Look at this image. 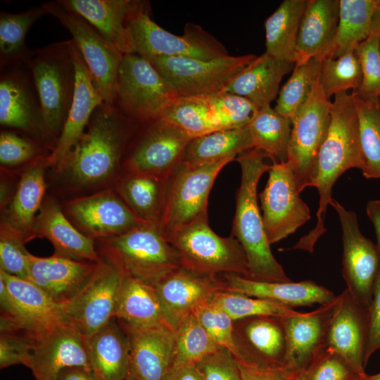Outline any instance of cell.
<instances>
[{"mask_svg":"<svg viewBox=\"0 0 380 380\" xmlns=\"http://www.w3.org/2000/svg\"><path fill=\"white\" fill-rule=\"evenodd\" d=\"M362 167L356 100L353 94L342 91L335 94L331 102L329 130L319 151L314 176L309 185L317 188L319 194L317 224L291 249L313 252L315 245L326 232L324 223L335 182L346 170H362Z\"/></svg>","mask_w":380,"mask_h":380,"instance_id":"obj_1","label":"cell"},{"mask_svg":"<svg viewBox=\"0 0 380 380\" xmlns=\"http://www.w3.org/2000/svg\"><path fill=\"white\" fill-rule=\"evenodd\" d=\"M135 124L115 105L104 102L95 109L84 132L57 169L82 186L105 182L118 169Z\"/></svg>","mask_w":380,"mask_h":380,"instance_id":"obj_2","label":"cell"},{"mask_svg":"<svg viewBox=\"0 0 380 380\" xmlns=\"http://www.w3.org/2000/svg\"><path fill=\"white\" fill-rule=\"evenodd\" d=\"M265 157L268 156L263 151L251 148L240 153L235 159L240 165L241 177L236 196L232 235L239 241L246 253L248 279L291 281L272 253L258 207V182L272 166L265 162Z\"/></svg>","mask_w":380,"mask_h":380,"instance_id":"obj_3","label":"cell"},{"mask_svg":"<svg viewBox=\"0 0 380 380\" xmlns=\"http://www.w3.org/2000/svg\"><path fill=\"white\" fill-rule=\"evenodd\" d=\"M95 244L100 257L123 276L153 286L182 265L178 251L156 223H144Z\"/></svg>","mask_w":380,"mask_h":380,"instance_id":"obj_4","label":"cell"},{"mask_svg":"<svg viewBox=\"0 0 380 380\" xmlns=\"http://www.w3.org/2000/svg\"><path fill=\"white\" fill-rule=\"evenodd\" d=\"M26 64L39 96L51 151L62 132L74 95L75 68L70 39L33 50Z\"/></svg>","mask_w":380,"mask_h":380,"instance_id":"obj_5","label":"cell"},{"mask_svg":"<svg viewBox=\"0 0 380 380\" xmlns=\"http://www.w3.org/2000/svg\"><path fill=\"white\" fill-rule=\"evenodd\" d=\"M127 40V53L146 59L171 56L212 60L229 55L222 43L197 25H186L182 35L164 30L151 18L144 2L129 20Z\"/></svg>","mask_w":380,"mask_h":380,"instance_id":"obj_6","label":"cell"},{"mask_svg":"<svg viewBox=\"0 0 380 380\" xmlns=\"http://www.w3.org/2000/svg\"><path fill=\"white\" fill-rule=\"evenodd\" d=\"M179 95L151 62L138 53L124 54L113 104L136 123L160 118Z\"/></svg>","mask_w":380,"mask_h":380,"instance_id":"obj_7","label":"cell"},{"mask_svg":"<svg viewBox=\"0 0 380 380\" xmlns=\"http://www.w3.org/2000/svg\"><path fill=\"white\" fill-rule=\"evenodd\" d=\"M167 241L178 251L182 266L189 270L211 276L232 273L248 279L247 258L239 241L232 235H217L208 219L186 225Z\"/></svg>","mask_w":380,"mask_h":380,"instance_id":"obj_8","label":"cell"},{"mask_svg":"<svg viewBox=\"0 0 380 380\" xmlns=\"http://www.w3.org/2000/svg\"><path fill=\"white\" fill-rule=\"evenodd\" d=\"M233 160L226 159L199 166L182 161L172 171L160 222L167 240L186 225L208 219V200L213 183L220 170Z\"/></svg>","mask_w":380,"mask_h":380,"instance_id":"obj_9","label":"cell"},{"mask_svg":"<svg viewBox=\"0 0 380 380\" xmlns=\"http://www.w3.org/2000/svg\"><path fill=\"white\" fill-rule=\"evenodd\" d=\"M256 57L226 56L212 60L156 56L148 58L179 96L225 92L236 75Z\"/></svg>","mask_w":380,"mask_h":380,"instance_id":"obj_10","label":"cell"},{"mask_svg":"<svg viewBox=\"0 0 380 380\" xmlns=\"http://www.w3.org/2000/svg\"><path fill=\"white\" fill-rule=\"evenodd\" d=\"M331 108V102L324 95L319 77L291 120L287 162L300 192L313 178L319 151L329 130Z\"/></svg>","mask_w":380,"mask_h":380,"instance_id":"obj_11","label":"cell"},{"mask_svg":"<svg viewBox=\"0 0 380 380\" xmlns=\"http://www.w3.org/2000/svg\"><path fill=\"white\" fill-rule=\"evenodd\" d=\"M42 6L71 34L105 103L113 104L124 54L84 18L64 9L56 1Z\"/></svg>","mask_w":380,"mask_h":380,"instance_id":"obj_12","label":"cell"},{"mask_svg":"<svg viewBox=\"0 0 380 380\" xmlns=\"http://www.w3.org/2000/svg\"><path fill=\"white\" fill-rule=\"evenodd\" d=\"M264 190L259 194L265 232L270 244L293 234L310 219L307 204L288 162L273 163Z\"/></svg>","mask_w":380,"mask_h":380,"instance_id":"obj_13","label":"cell"},{"mask_svg":"<svg viewBox=\"0 0 380 380\" xmlns=\"http://www.w3.org/2000/svg\"><path fill=\"white\" fill-rule=\"evenodd\" d=\"M342 230V277L351 298L365 308L372 300L376 279L380 268V256L371 240L361 233L357 215L331 198Z\"/></svg>","mask_w":380,"mask_h":380,"instance_id":"obj_14","label":"cell"},{"mask_svg":"<svg viewBox=\"0 0 380 380\" xmlns=\"http://www.w3.org/2000/svg\"><path fill=\"white\" fill-rule=\"evenodd\" d=\"M123 275L101 259L81 290L61 305L66 322L89 336L114 318L118 291Z\"/></svg>","mask_w":380,"mask_h":380,"instance_id":"obj_15","label":"cell"},{"mask_svg":"<svg viewBox=\"0 0 380 380\" xmlns=\"http://www.w3.org/2000/svg\"><path fill=\"white\" fill-rule=\"evenodd\" d=\"M0 124L25 132L50 148L39 96L26 63L1 68Z\"/></svg>","mask_w":380,"mask_h":380,"instance_id":"obj_16","label":"cell"},{"mask_svg":"<svg viewBox=\"0 0 380 380\" xmlns=\"http://www.w3.org/2000/svg\"><path fill=\"white\" fill-rule=\"evenodd\" d=\"M65 208L78 229L94 241L122 234L145 223L110 189L69 201Z\"/></svg>","mask_w":380,"mask_h":380,"instance_id":"obj_17","label":"cell"},{"mask_svg":"<svg viewBox=\"0 0 380 380\" xmlns=\"http://www.w3.org/2000/svg\"><path fill=\"white\" fill-rule=\"evenodd\" d=\"M154 287L164 319L175 330L186 317L210 303L218 292L225 291L222 279L201 274L182 265Z\"/></svg>","mask_w":380,"mask_h":380,"instance_id":"obj_18","label":"cell"},{"mask_svg":"<svg viewBox=\"0 0 380 380\" xmlns=\"http://www.w3.org/2000/svg\"><path fill=\"white\" fill-rule=\"evenodd\" d=\"M191 139L181 128L163 119L146 123L123 169L168 177L182 161Z\"/></svg>","mask_w":380,"mask_h":380,"instance_id":"obj_19","label":"cell"},{"mask_svg":"<svg viewBox=\"0 0 380 380\" xmlns=\"http://www.w3.org/2000/svg\"><path fill=\"white\" fill-rule=\"evenodd\" d=\"M120 324L129 341L127 380H164L172 367L175 330L167 323L147 326Z\"/></svg>","mask_w":380,"mask_h":380,"instance_id":"obj_20","label":"cell"},{"mask_svg":"<svg viewBox=\"0 0 380 380\" xmlns=\"http://www.w3.org/2000/svg\"><path fill=\"white\" fill-rule=\"evenodd\" d=\"M240 353L237 362L264 368H283L286 335L283 318L255 316L234 322Z\"/></svg>","mask_w":380,"mask_h":380,"instance_id":"obj_21","label":"cell"},{"mask_svg":"<svg viewBox=\"0 0 380 380\" xmlns=\"http://www.w3.org/2000/svg\"><path fill=\"white\" fill-rule=\"evenodd\" d=\"M75 68V87L68 118L53 150L46 158V167H57L84 132L95 109L105 101L82 53L70 39Z\"/></svg>","mask_w":380,"mask_h":380,"instance_id":"obj_22","label":"cell"},{"mask_svg":"<svg viewBox=\"0 0 380 380\" xmlns=\"http://www.w3.org/2000/svg\"><path fill=\"white\" fill-rule=\"evenodd\" d=\"M72 367L91 370L85 336L76 328L63 323L36 339L30 368L35 380H56Z\"/></svg>","mask_w":380,"mask_h":380,"instance_id":"obj_23","label":"cell"},{"mask_svg":"<svg viewBox=\"0 0 380 380\" xmlns=\"http://www.w3.org/2000/svg\"><path fill=\"white\" fill-rule=\"evenodd\" d=\"M369 332L368 310L356 303L345 289L329 324L324 346L338 353L361 375Z\"/></svg>","mask_w":380,"mask_h":380,"instance_id":"obj_24","label":"cell"},{"mask_svg":"<svg viewBox=\"0 0 380 380\" xmlns=\"http://www.w3.org/2000/svg\"><path fill=\"white\" fill-rule=\"evenodd\" d=\"M338 13L339 0H308L295 48V66L311 58H334Z\"/></svg>","mask_w":380,"mask_h":380,"instance_id":"obj_25","label":"cell"},{"mask_svg":"<svg viewBox=\"0 0 380 380\" xmlns=\"http://www.w3.org/2000/svg\"><path fill=\"white\" fill-rule=\"evenodd\" d=\"M98 262L76 260L56 255L38 257L30 253L28 281L61 305L86 284Z\"/></svg>","mask_w":380,"mask_h":380,"instance_id":"obj_26","label":"cell"},{"mask_svg":"<svg viewBox=\"0 0 380 380\" xmlns=\"http://www.w3.org/2000/svg\"><path fill=\"white\" fill-rule=\"evenodd\" d=\"M338 296L310 312L283 318L286 335L285 367L303 374L324 346L327 330L334 314Z\"/></svg>","mask_w":380,"mask_h":380,"instance_id":"obj_27","label":"cell"},{"mask_svg":"<svg viewBox=\"0 0 380 380\" xmlns=\"http://www.w3.org/2000/svg\"><path fill=\"white\" fill-rule=\"evenodd\" d=\"M0 279L4 281L13 298L18 332L25 333L37 339L58 325L67 323L61 305L32 282L1 270Z\"/></svg>","mask_w":380,"mask_h":380,"instance_id":"obj_28","label":"cell"},{"mask_svg":"<svg viewBox=\"0 0 380 380\" xmlns=\"http://www.w3.org/2000/svg\"><path fill=\"white\" fill-rule=\"evenodd\" d=\"M222 279L225 284V291L273 300L291 308L324 305L332 302L337 296L331 291L311 280L300 282L263 281L232 273L223 274Z\"/></svg>","mask_w":380,"mask_h":380,"instance_id":"obj_29","label":"cell"},{"mask_svg":"<svg viewBox=\"0 0 380 380\" xmlns=\"http://www.w3.org/2000/svg\"><path fill=\"white\" fill-rule=\"evenodd\" d=\"M48 239L54 255L76 260L99 262L95 241L75 227L53 201L42 205L35 217L32 239Z\"/></svg>","mask_w":380,"mask_h":380,"instance_id":"obj_30","label":"cell"},{"mask_svg":"<svg viewBox=\"0 0 380 380\" xmlns=\"http://www.w3.org/2000/svg\"><path fill=\"white\" fill-rule=\"evenodd\" d=\"M64 9L79 15L123 54L127 53V27L143 1L132 0H58Z\"/></svg>","mask_w":380,"mask_h":380,"instance_id":"obj_31","label":"cell"},{"mask_svg":"<svg viewBox=\"0 0 380 380\" xmlns=\"http://www.w3.org/2000/svg\"><path fill=\"white\" fill-rule=\"evenodd\" d=\"M85 339L91 370L99 380H127L129 341L117 319L113 318L101 329L85 336Z\"/></svg>","mask_w":380,"mask_h":380,"instance_id":"obj_32","label":"cell"},{"mask_svg":"<svg viewBox=\"0 0 380 380\" xmlns=\"http://www.w3.org/2000/svg\"><path fill=\"white\" fill-rule=\"evenodd\" d=\"M294 67V63L265 52L236 75L225 92L247 99L257 109L270 106L279 94L283 77Z\"/></svg>","mask_w":380,"mask_h":380,"instance_id":"obj_33","label":"cell"},{"mask_svg":"<svg viewBox=\"0 0 380 380\" xmlns=\"http://www.w3.org/2000/svg\"><path fill=\"white\" fill-rule=\"evenodd\" d=\"M168 177L124 170L116 182L117 191L141 221L160 224L165 210Z\"/></svg>","mask_w":380,"mask_h":380,"instance_id":"obj_34","label":"cell"},{"mask_svg":"<svg viewBox=\"0 0 380 380\" xmlns=\"http://www.w3.org/2000/svg\"><path fill=\"white\" fill-rule=\"evenodd\" d=\"M47 156L38 157L25 169L2 220L20 232L26 242L32 239L36 213L42 206L45 192L44 168Z\"/></svg>","mask_w":380,"mask_h":380,"instance_id":"obj_35","label":"cell"},{"mask_svg":"<svg viewBox=\"0 0 380 380\" xmlns=\"http://www.w3.org/2000/svg\"><path fill=\"white\" fill-rule=\"evenodd\" d=\"M216 94L178 96L159 119L167 120L184 131L191 139L224 130Z\"/></svg>","mask_w":380,"mask_h":380,"instance_id":"obj_36","label":"cell"},{"mask_svg":"<svg viewBox=\"0 0 380 380\" xmlns=\"http://www.w3.org/2000/svg\"><path fill=\"white\" fill-rule=\"evenodd\" d=\"M114 317L136 326L166 323L155 287L127 276L119 286Z\"/></svg>","mask_w":380,"mask_h":380,"instance_id":"obj_37","label":"cell"},{"mask_svg":"<svg viewBox=\"0 0 380 380\" xmlns=\"http://www.w3.org/2000/svg\"><path fill=\"white\" fill-rule=\"evenodd\" d=\"M253 148L248 125L213 132L191 139L182 161L194 166L235 160L240 153Z\"/></svg>","mask_w":380,"mask_h":380,"instance_id":"obj_38","label":"cell"},{"mask_svg":"<svg viewBox=\"0 0 380 380\" xmlns=\"http://www.w3.org/2000/svg\"><path fill=\"white\" fill-rule=\"evenodd\" d=\"M308 0H284L265 22L266 53L293 63L300 22Z\"/></svg>","mask_w":380,"mask_h":380,"instance_id":"obj_39","label":"cell"},{"mask_svg":"<svg viewBox=\"0 0 380 380\" xmlns=\"http://www.w3.org/2000/svg\"><path fill=\"white\" fill-rule=\"evenodd\" d=\"M247 125L253 148L265 153L273 163L287 162L291 119L268 106L255 110Z\"/></svg>","mask_w":380,"mask_h":380,"instance_id":"obj_40","label":"cell"},{"mask_svg":"<svg viewBox=\"0 0 380 380\" xmlns=\"http://www.w3.org/2000/svg\"><path fill=\"white\" fill-rule=\"evenodd\" d=\"M45 14L42 5L20 13H0L1 68L26 63L33 51L26 45V34L32 25Z\"/></svg>","mask_w":380,"mask_h":380,"instance_id":"obj_41","label":"cell"},{"mask_svg":"<svg viewBox=\"0 0 380 380\" xmlns=\"http://www.w3.org/2000/svg\"><path fill=\"white\" fill-rule=\"evenodd\" d=\"M380 0H339L334 58L355 50L369 36L374 13Z\"/></svg>","mask_w":380,"mask_h":380,"instance_id":"obj_42","label":"cell"},{"mask_svg":"<svg viewBox=\"0 0 380 380\" xmlns=\"http://www.w3.org/2000/svg\"><path fill=\"white\" fill-rule=\"evenodd\" d=\"M355 100L363 158L361 171L367 179H380V97Z\"/></svg>","mask_w":380,"mask_h":380,"instance_id":"obj_43","label":"cell"},{"mask_svg":"<svg viewBox=\"0 0 380 380\" xmlns=\"http://www.w3.org/2000/svg\"><path fill=\"white\" fill-rule=\"evenodd\" d=\"M220 348L193 313L175 329L172 369L196 365Z\"/></svg>","mask_w":380,"mask_h":380,"instance_id":"obj_44","label":"cell"},{"mask_svg":"<svg viewBox=\"0 0 380 380\" xmlns=\"http://www.w3.org/2000/svg\"><path fill=\"white\" fill-rule=\"evenodd\" d=\"M211 304L226 312L234 322L255 316L284 318L300 312L273 300L227 291L218 292Z\"/></svg>","mask_w":380,"mask_h":380,"instance_id":"obj_45","label":"cell"},{"mask_svg":"<svg viewBox=\"0 0 380 380\" xmlns=\"http://www.w3.org/2000/svg\"><path fill=\"white\" fill-rule=\"evenodd\" d=\"M321 61L311 58L295 66L290 78L279 89L274 109L280 115L293 119L298 108L308 99L315 82L319 77Z\"/></svg>","mask_w":380,"mask_h":380,"instance_id":"obj_46","label":"cell"},{"mask_svg":"<svg viewBox=\"0 0 380 380\" xmlns=\"http://www.w3.org/2000/svg\"><path fill=\"white\" fill-rule=\"evenodd\" d=\"M362 69L355 50L321 61L319 83L328 99L348 89L355 91L362 82Z\"/></svg>","mask_w":380,"mask_h":380,"instance_id":"obj_47","label":"cell"},{"mask_svg":"<svg viewBox=\"0 0 380 380\" xmlns=\"http://www.w3.org/2000/svg\"><path fill=\"white\" fill-rule=\"evenodd\" d=\"M380 37L373 32L355 49L362 69V82L352 94L356 99L374 100L380 97Z\"/></svg>","mask_w":380,"mask_h":380,"instance_id":"obj_48","label":"cell"},{"mask_svg":"<svg viewBox=\"0 0 380 380\" xmlns=\"http://www.w3.org/2000/svg\"><path fill=\"white\" fill-rule=\"evenodd\" d=\"M24 236L4 221L0 225V270L28 280L30 253L25 247Z\"/></svg>","mask_w":380,"mask_h":380,"instance_id":"obj_49","label":"cell"},{"mask_svg":"<svg viewBox=\"0 0 380 380\" xmlns=\"http://www.w3.org/2000/svg\"><path fill=\"white\" fill-rule=\"evenodd\" d=\"M365 375L358 373L340 354L323 346L300 380H360Z\"/></svg>","mask_w":380,"mask_h":380,"instance_id":"obj_50","label":"cell"},{"mask_svg":"<svg viewBox=\"0 0 380 380\" xmlns=\"http://www.w3.org/2000/svg\"><path fill=\"white\" fill-rule=\"evenodd\" d=\"M194 315L220 347L229 350L236 360L240 359L234 321L226 312L210 303L199 308Z\"/></svg>","mask_w":380,"mask_h":380,"instance_id":"obj_51","label":"cell"},{"mask_svg":"<svg viewBox=\"0 0 380 380\" xmlns=\"http://www.w3.org/2000/svg\"><path fill=\"white\" fill-rule=\"evenodd\" d=\"M40 148L32 140L14 132L4 130L0 134V163L13 166L33 161L39 155Z\"/></svg>","mask_w":380,"mask_h":380,"instance_id":"obj_52","label":"cell"},{"mask_svg":"<svg viewBox=\"0 0 380 380\" xmlns=\"http://www.w3.org/2000/svg\"><path fill=\"white\" fill-rule=\"evenodd\" d=\"M36 339L23 332L0 334V368L16 365L31 367Z\"/></svg>","mask_w":380,"mask_h":380,"instance_id":"obj_53","label":"cell"},{"mask_svg":"<svg viewBox=\"0 0 380 380\" xmlns=\"http://www.w3.org/2000/svg\"><path fill=\"white\" fill-rule=\"evenodd\" d=\"M196 367L203 380H241L236 359L222 347L197 362Z\"/></svg>","mask_w":380,"mask_h":380,"instance_id":"obj_54","label":"cell"},{"mask_svg":"<svg viewBox=\"0 0 380 380\" xmlns=\"http://www.w3.org/2000/svg\"><path fill=\"white\" fill-rule=\"evenodd\" d=\"M368 313L369 332L365 357V366L373 353L380 350V268L376 279Z\"/></svg>","mask_w":380,"mask_h":380,"instance_id":"obj_55","label":"cell"},{"mask_svg":"<svg viewBox=\"0 0 380 380\" xmlns=\"http://www.w3.org/2000/svg\"><path fill=\"white\" fill-rule=\"evenodd\" d=\"M237 364L241 380H296L302 374L286 367L264 368L240 362Z\"/></svg>","mask_w":380,"mask_h":380,"instance_id":"obj_56","label":"cell"},{"mask_svg":"<svg viewBox=\"0 0 380 380\" xmlns=\"http://www.w3.org/2000/svg\"><path fill=\"white\" fill-rule=\"evenodd\" d=\"M164 380H203L196 365L190 364L170 369Z\"/></svg>","mask_w":380,"mask_h":380,"instance_id":"obj_57","label":"cell"},{"mask_svg":"<svg viewBox=\"0 0 380 380\" xmlns=\"http://www.w3.org/2000/svg\"><path fill=\"white\" fill-rule=\"evenodd\" d=\"M56 380H99L92 370L81 367L63 369L58 374Z\"/></svg>","mask_w":380,"mask_h":380,"instance_id":"obj_58","label":"cell"},{"mask_svg":"<svg viewBox=\"0 0 380 380\" xmlns=\"http://www.w3.org/2000/svg\"><path fill=\"white\" fill-rule=\"evenodd\" d=\"M366 212L374 227L376 247L380 256V200L369 201L366 205Z\"/></svg>","mask_w":380,"mask_h":380,"instance_id":"obj_59","label":"cell"},{"mask_svg":"<svg viewBox=\"0 0 380 380\" xmlns=\"http://www.w3.org/2000/svg\"><path fill=\"white\" fill-rule=\"evenodd\" d=\"M371 32L376 33L380 37V5L374 13Z\"/></svg>","mask_w":380,"mask_h":380,"instance_id":"obj_60","label":"cell"},{"mask_svg":"<svg viewBox=\"0 0 380 380\" xmlns=\"http://www.w3.org/2000/svg\"><path fill=\"white\" fill-rule=\"evenodd\" d=\"M360 380H380V372L374 375H368L366 374L361 377Z\"/></svg>","mask_w":380,"mask_h":380,"instance_id":"obj_61","label":"cell"},{"mask_svg":"<svg viewBox=\"0 0 380 380\" xmlns=\"http://www.w3.org/2000/svg\"><path fill=\"white\" fill-rule=\"evenodd\" d=\"M301 375H302V374H301ZM301 375H300L298 379H296V380H300V379Z\"/></svg>","mask_w":380,"mask_h":380,"instance_id":"obj_62","label":"cell"},{"mask_svg":"<svg viewBox=\"0 0 380 380\" xmlns=\"http://www.w3.org/2000/svg\"><path fill=\"white\" fill-rule=\"evenodd\" d=\"M379 45H380V42H379Z\"/></svg>","mask_w":380,"mask_h":380,"instance_id":"obj_63","label":"cell"}]
</instances>
